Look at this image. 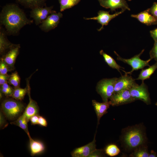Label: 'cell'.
Returning a JSON list of instances; mask_svg holds the SVG:
<instances>
[{
  "label": "cell",
  "mask_w": 157,
  "mask_h": 157,
  "mask_svg": "<svg viewBox=\"0 0 157 157\" xmlns=\"http://www.w3.org/2000/svg\"><path fill=\"white\" fill-rule=\"evenodd\" d=\"M0 22L5 26L8 33L15 35L23 27L31 24L33 21L28 19L17 6L10 4L3 8L0 14Z\"/></svg>",
  "instance_id": "cell-1"
},
{
  "label": "cell",
  "mask_w": 157,
  "mask_h": 157,
  "mask_svg": "<svg viewBox=\"0 0 157 157\" xmlns=\"http://www.w3.org/2000/svg\"><path fill=\"white\" fill-rule=\"evenodd\" d=\"M1 108V111L5 117L11 121L17 119L25 108L21 102L12 99H8L3 101Z\"/></svg>",
  "instance_id": "cell-2"
},
{
  "label": "cell",
  "mask_w": 157,
  "mask_h": 157,
  "mask_svg": "<svg viewBox=\"0 0 157 157\" xmlns=\"http://www.w3.org/2000/svg\"><path fill=\"white\" fill-rule=\"evenodd\" d=\"M124 142L128 148L134 149L141 145L145 141V136L142 130L138 127L131 128L123 137Z\"/></svg>",
  "instance_id": "cell-3"
},
{
  "label": "cell",
  "mask_w": 157,
  "mask_h": 157,
  "mask_svg": "<svg viewBox=\"0 0 157 157\" xmlns=\"http://www.w3.org/2000/svg\"><path fill=\"white\" fill-rule=\"evenodd\" d=\"M117 78H104L99 81L96 87V91L101 96L104 102H108L114 92V87Z\"/></svg>",
  "instance_id": "cell-4"
},
{
  "label": "cell",
  "mask_w": 157,
  "mask_h": 157,
  "mask_svg": "<svg viewBox=\"0 0 157 157\" xmlns=\"http://www.w3.org/2000/svg\"><path fill=\"white\" fill-rule=\"evenodd\" d=\"M144 51V49H143L138 54L134 56L130 59L124 58L120 57L116 52L114 51L115 53L117 56V59L118 60L121 61L124 63L130 65L132 68V70L130 72H126L123 70L125 74H131L135 70H138L139 69H142L146 66H150L149 63L152 60L151 58L147 60H144L141 59L140 58V55Z\"/></svg>",
  "instance_id": "cell-5"
},
{
  "label": "cell",
  "mask_w": 157,
  "mask_h": 157,
  "mask_svg": "<svg viewBox=\"0 0 157 157\" xmlns=\"http://www.w3.org/2000/svg\"><path fill=\"white\" fill-rule=\"evenodd\" d=\"M132 97L135 100H140L147 104H150L149 93L147 86L142 81L139 85L136 84L129 90Z\"/></svg>",
  "instance_id": "cell-6"
},
{
  "label": "cell",
  "mask_w": 157,
  "mask_h": 157,
  "mask_svg": "<svg viewBox=\"0 0 157 157\" xmlns=\"http://www.w3.org/2000/svg\"><path fill=\"white\" fill-rule=\"evenodd\" d=\"M108 101L110 105L118 106L132 102L135 101L129 90H126L114 93Z\"/></svg>",
  "instance_id": "cell-7"
},
{
  "label": "cell",
  "mask_w": 157,
  "mask_h": 157,
  "mask_svg": "<svg viewBox=\"0 0 157 157\" xmlns=\"http://www.w3.org/2000/svg\"><path fill=\"white\" fill-rule=\"evenodd\" d=\"M63 17V14L60 12L52 13L42 22L39 26L40 28L45 32H47L56 27L60 20Z\"/></svg>",
  "instance_id": "cell-8"
},
{
  "label": "cell",
  "mask_w": 157,
  "mask_h": 157,
  "mask_svg": "<svg viewBox=\"0 0 157 157\" xmlns=\"http://www.w3.org/2000/svg\"><path fill=\"white\" fill-rule=\"evenodd\" d=\"M125 10L124 9H122L120 11L116 12L112 15L109 14V11L99 10L98 12L97 16L90 18L84 17V19L85 20H97L98 23L102 25L101 28L98 30V31H100L103 29L104 26L107 25L112 19L123 13Z\"/></svg>",
  "instance_id": "cell-9"
},
{
  "label": "cell",
  "mask_w": 157,
  "mask_h": 157,
  "mask_svg": "<svg viewBox=\"0 0 157 157\" xmlns=\"http://www.w3.org/2000/svg\"><path fill=\"white\" fill-rule=\"evenodd\" d=\"M53 8V6H51L44 8L38 7L33 8L30 12V17L34 20L36 25H38L41 23L49 14L56 12L52 10Z\"/></svg>",
  "instance_id": "cell-10"
},
{
  "label": "cell",
  "mask_w": 157,
  "mask_h": 157,
  "mask_svg": "<svg viewBox=\"0 0 157 157\" xmlns=\"http://www.w3.org/2000/svg\"><path fill=\"white\" fill-rule=\"evenodd\" d=\"M135 80L131 76L126 74L117 78L115 85L114 93L124 90H129L136 84Z\"/></svg>",
  "instance_id": "cell-11"
},
{
  "label": "cell",
  "mask_w": 157,
  "mask_h": 157,
  "mask_svg": "<svg viewBox=\"0 0 157 157\" xmlns=\"http://www.w3.org/2000/svg\"><path fill=\"white\" fill-rule=\"evenodd\" d=\"M95 133L93 140L83 146L74 149L71 153L72 157H89L96 149Z\"/></svg>",
  "instance_id": "cell-12"
},
{
  "label": "cell",
  "mask_w": 157,
  "mask_h": 157,
  "mask_svg": "<svg viewBox=\"0 0 157 157\" xmlns=\"http://www.w3.org/2000/svg\"><path fill=\"white\" fill-rule=\"evenodd\" d=\"M100 5L106 8H110L112 11L118 8L130 10L125 0H98Z\"/></svg>",
  "instance_id": "cell-13"
},
{
  "label": "cell",
  "mask_w": 157,
  "mask_h": 157,
  "mask_svg": "<svg viewBox=\"0 0 157 157\" xmlns=\"http://www.w3.org/2000/svg\"><path fill=\"white\" fill-rule=\"evenodd\" d=\"M131 16L147 26L157 24V19L150 13L149 8L137 14L131 15Z\"/></svg>",
  "instance_id": "cell-14"
},
{
  "label": "cell",
  "mask_w": 157,
  "mask_h": 157,
  "mask_svg": "<svg viewBox=\"0 0 157 157\" xmlns=\"http://www.w3.org/2000/svg\"><path fill=\"white\" fill-rule=\"evenodd\" d=\"M27 88V93L29 96V101L23 114L28 122L31 117L35 115L38 114L39 108L36 102L32 99L31 97L29 86H28Z\"/></svg>",
  "instance_id": "cell-15"
},
{
  "label": "cell",
  "mask_w": 157,
  "mask_h": 157,
  "mask_svg": "<svg viewBox=\"0 0 157 157\" xmlns=\"http://www.w3.org/2000/svg\"><path fill=\"white\" fill-rule=\"evenodd\" d=\"M19 48V45L16 44L9 50L1 60L4 61L8 66L13 67L16 58L18 54Z\"/></svg>",
  "instance_id": "cell-16"
},
{
  "label": "cell",
  "mask_w": 157,
  "mask_h": 157,
  "mask_svg": "<svg viewBox=\"0 0 157 157\" xmlns=\"http://www.w3.org/2000/svg\"><path fill=\"white\" fill-rule=\"evenodd\" d=\"M29 138V148L31 156L40 154L45 151V146L42 142L38 140H34L31 137Z\"/></svg>",
  "instance_id": "cell-17"
},
{
  "label": "cell",
  "mask_w": 157,
  "mask_h": 157,
  "mask_svg": "<svg viewBox=\"0 0 157 157\" xmlns=\"http://www.w3.org/2000/svg\"><path fill=\"white\" fill-rule=\"evenodd\" d=\"M92 102L97 116L98 125L101 118L107 113V110L110 105L108 101L100 103L93 100Z\"/></svg>",
  "instance_id": "cell-18"
},
{
  "label": "cell",
  "mask_w": 157,
  "mask_h": 157,
  "mask_svg": "<svg viewBox=\"0 0 157 157\" xmlns=\"http://www.w3.org/2000/svg\"><path fill=\"white\" fill-rule=\"evenodd\" d=\"M6 33L0 27V52L1 54L5 53L7 50H10L16 44L11 43L6 38Z\"/></svg>",
  "instance_id": "cell-19"
},
{
  "label": "cell",
  "mask_w": 157,
  "mask_h": 157,
  "mask_svg": "<svg viewBox=\"0 0 157 157\" xmlns=\"http://www.w3.org/2000/svg\"><path fill=\"white\" fill-rule=\"evenodd\" d=\"M22 5L32 9L45 5L46 0H16Z\"/></svg>",
  "instance_id": "cell-20"
},
{
  "label": "cell",
  "mask_w": 157,
  "mask_h": 157,
  "mask_svg": "<svg viewBox=\"0 0 157 157\" xmlns=\"http://www.w3.org/2000/svg\"><path fill=\"white\" fill-rule=\"evenodd\" d=\"M157 69V62L145 69H142L138 76L135 80H141L142 81L149 78Z\"/></svg>",
  "instance_id": "cell-21"
},
{
  "label": "cell",
  "mask_w": 157,
  "mask_h": 157,
  "mask_svg": "<svg viewBox=\"0 0 157 157\" xmlns=\"http://www.w3.org/2000/svg\"><path fill=\"white\" fill-rule=\"evenodd\" d=\"M99 53L103 56L106 62L110 67L116 69L120 72V70H122L121 68L124 69L118 65L112 57L104 52L102 50H101Z\"/></svg>",
  "instance_id": "cell-22"
},
{
  "label": "cell",
  "mask_w": 157,
  "mask_h": 157,
  "mask_svg": "<svg viewBox=\"0 0 157 157\" xmlns=\"http://www.w3.org/2000/svg\"><path fill=\"white\" fill-rule=\"evenodd\" d=\"M28 122L26 118L22 114L14 121L11 122L10 123L17 126L23 130L29 138L31 136L28 129Z\"/></svg>",
  "instance_id": "cell-23"
},
{
  "label": "cell",
  "mask_w": 157,
  "mask_h": 157,
  "mask_svg": "<svg viewBox=\"0 0 157 157\" xmlns=\"http://www.w3.org/2000/svg\"><path fill=\"white\" fill-rule=\"evenodd\" d=\"M81 0H58L60 4V10L62 12L78 4Z\"/></svg>",
  "instance_id": "cell-24"
},
{
  "label": "cell",
  "mask_w": 157,
  "mask_h": 157,
  "mask_svg": "<svg viewBox=\"0 0 157 157\" xmlns=\"http://www.w3.org/2000/svg\"><path fill=\"white\" fill-rule=\"evenodd\" d=\"M27 92V87L25 88H22L19 87L16 88L13 90L11 97L15 99L21 101L24 99Z\"/></svg>",
  "instance_id": "cell-25"
},
{
  "label": "cell",
  "mask_w": 157,
  "mask_h": 157,
  "mask_svg": "<svg viewBox=\"0 0 157 157\" xmlns=\"http://www.w3.org/2000/svg\"><path fill=\"white\" fill-rule=\"evenodd\" d=\"M105 152L108 156H114L118 155L120 152V150L116 145L111 144L106 147Z\"/></svg>",
  "instance_id": "cell-26"
},
{
  "label": "cell",
  "mask_w": 157,
  "mask_h": 157,
  "mask_svg": "<svg viewBox=\"0 0 157 157\" xmlns=\"http://www.w3.org/2000/svg\"><path fill=\"white\" fill-rule=\"evenodd\" d=\"M9 83L15 87H18L20 82V78L17 72H15L10 76L8 79Z\"/></svg>",
  "instance_id": "cell-27"
},
{
  "label": "cell",
  "mask_w": 157,
  "mask_h": 157,
  "mask_svg": "<svg viewBox=\"0 0 157 157\" xmlns=\"http://www.w3.org/2000/svg\"><path fill=\"white\" fill-rule=\"evenodd\" d=\"M149 154L145 147H138L133 154V156L136 157H148Z\"/></svg>",
  "instance_id": "cell-28"
},
{
  "label": "cell",
  "mask_w": 157,
  "mask_h": 157,
  "mask_svg": "<svg viewBox=\"0 0 157 157\" xmlns=\"http://www.w3.org/2000/svg\"><path fill=\"white\" fill-rule=\"evenodd\" d=\"M8 67L5 62L1 60L0 64V74H7V73L8 71Z\"/></svg>",
  "instance_id": "cell-29"
},
{
  "label": "cell",
  "mask_w": 157,
  "mask_h": 157,
  "mask_svg": "<svg viewBox=\"0 0 157 157\" xmlns=\"http://www.w3.org/2000/svg\"><path fill=\"white\" fill-rule=\"evenodd\" d=\"M104 156L102 150L96 149L92 153L89 157H101Z\"/></svg>",
  "instance_id": "cell-30"
},
{
  "label": "cell",
  "mask_w": 157,
  "mask_h": 157,
  "mask_svg": "<svg viewBox=\"0 0 157 157\" xmlns=\"http://www.w3.org/2000/svg\"><path fill=\"white\" fill-rule=\"evenodd\" d=\"M150 13L157 19V2L154 3L151 7L149 8Z\"/></svg>",
  "instance_id": "cell-31"
},
{
  "label": "cell",
  "mask_w": 157,
  "mask_h": 157,
  "mask_svg": "<svg viewBox=\"0 0 157 157\" xmlns=\"http://www.w3.org/2000/svg\"><path fill=\"white\" fill-rule=\"evenodd\" d=\"M38 124L42 126L46 127L47 125V120L44 117L42 116L39 115Z\"/></svg>",
  "instance_id": "cell-32"
},
{
  "label": "cell",
  "mask_w": 157,
  "mask_h": 157,
  "mask_svg": "<svg viewBox=\"0 0 157 157\" xmlns=\"http://www.w3.org/2000/svg\"><path fill=\"white\" fill-rule=\"evenodd\" d=\"M5 117L1 111L0 112V126L1 128H4V127H6V122L5 118Z\"/></svg>",
  "instance_id": "cell-33"
},
{
  "label": "cell",
  "mask_w": 157,
  "mask_h": 157,
  "mask_svg": "<svg viewBox=\"0 0 157 157\" xmlns=\"http://www.w3.org/2000/svg\"><path fill=\"white\" fill-rule=\"evenodd\" d=\"M150 58L154 59L157 62V49L152 48L149 52Z\"/></svg>",
  "instance_id": "cell-34"
},
{
  "label": "cell",
  "mask_w": 157,
  "mask_h": 157,
  "mask_svg": "<svg viewBox=\"0 0 157 157\" xmlns=\"http://www.w3.org/2000/svg\"><path fill=\"white\" fill-rule=\"evenodd\" d=\"M9 75L6 74H2L0 75V84L1 85L5 83L8 80L10 76Z\"/></svg>",
  "instance_id": "cell-35"
},
{
  "label": "cell",
  "mask_w": 157,
  "mask_h": 157,
  "mask_svg": "<svg viewBox=\"0 0 157 157\" xmlns=\"http://www.w3.org/2000/svg\"><path fill=\"white\" fill-rule=\"evenodd\" d=\"M39 116L38 114H37L32 116L30 118V120L32 125L38 124Z\"/></svg>",
  "instance_id": "cell-36"
},
{
  "label": "cell",
  "mask_w": 157,
  "mask_h": 157,
  "mask_svg": "<svg viewBox=\"0 0 157 157\" xmlns=\"http://www.w3.org/2000/svg\"><path fill=\"white\" fill-rule=\"evenodd\" d=\"M0 90L2 93L8 96H11L13 90H9L2 88H1Z\"/></svg>",
  "instance_id": "cell-37"
},
{
  "label": "cell",
  "mask_w": 157,
  "mask_h": 157,
  "mask_svg": "<svg viewBox=\"0 0 157 157\" xmlns=\"http://www.w3.org/2000/svg\"><path fill=\"white\" fill-rule=\"evenodd\" d=\"M151 36L155 41L157 42V28L150 32Z\"/></svg>",
  "instance_id": "cell-38"
},
{
  "label": "cell",
  "mask_w": 157,
  "mask_h": 157,
  "mask_svg": "<svg viewBox=\"0 0 157 157\" xmlns=\"http://www.w3.org/2000/svg\"><path fill=\"white\" fill-rule=\"evenodd\" d=\"M1 85V88H3L9 90H13L12 88L8 85L7 82L5 83H4L2 85Z\"/></svg>",
  "instance_id": "cell-39"
},
{
  "label": "cell",
  "mask_w": 157,
  "mask_h": 157,
  "mask_svg": "<svg viewBox=\"0 0 157 157\" xmlns=\"http://www.w3.org/2000/svg\"><path fill=\"white\" fill-rule=\"evenodd\" d=\"M157 157V155L156 152L152 150L151 151L150 153L149 154V157Z\"/></svg>",
  "instance_id": "cell-40"
},
{
  "label": "cell",
  "mask_w": 157,
  "mask_h": 157,
  "mask_svg": "<svg viewBox=\"0 0 157 157\" xmlns=\"http://www.w3.org/2000/svg\"><path fill=\"white\" fill-rule=\"evenodd\" d=\"M155 105L157 106V102L156 103Z\"/></svg>",
  "instance_id": "cell-41"
},
{
  "label": "cell",
  "mask_w": 157,
  "mask_h": 157,
  "mask_svg": "<svg viewBox=\"0 0 157 157\" xmlns=\"http://www.w3.org/2000/svg\"><path fill=\"white\" fill-rule=\"evenodd\" d=\"M128 0L129 1H131V0Z\"/></svg>",
  "instance_id": "cell-42"
}]
</instances>
